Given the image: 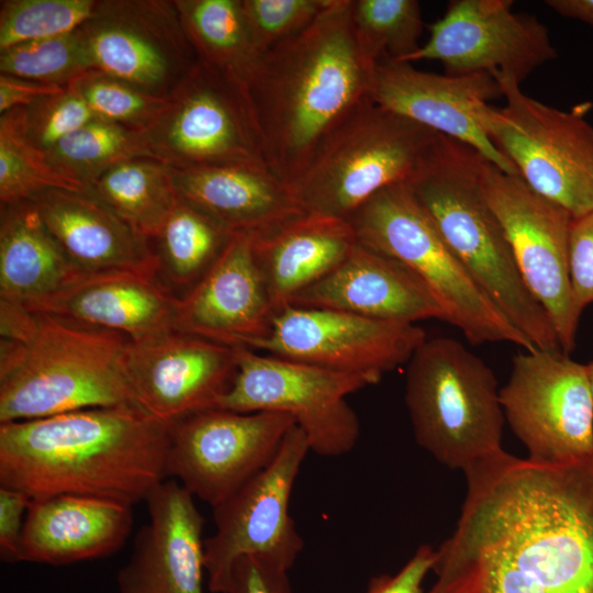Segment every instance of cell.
I'll use <instances>...</instances> for the list:
<instances>
[{"label": "cell", "mask_w": 593, "mask_h": 593, "mask_svg": "<svg viewBox=\"0 0 593 593\" xmlns=\"http://www.w3.org/2000/svg\"><path fill=\"white\" fill-rule=\"evenodd\" d=\"M463 472L426 593H593V451L542 462L503 450Z\"/></svg>", "instance_id": "1"}, {"label": "cell", "mask_w": 593, "mask_h": 593, "mask_svg": "<svg viewBox=\"0 0 593 593\" xmlns=\"http://www.w3.org/2000/svg\"><path fill=\"white\" fill-rule=\"evenodd\" d=\"M169 426L136 406L0 424V486L32 500L83 495L133 506L166 480Z\"/></svg>", "instance_id": "2"}, {"label": "cell", "mask_w": 593, "mask_h": 593, "mask_svg": "<svg viewBox=\"0 0 593 593\" xmlns=\"http://www.w3.org/2000/svg\"><path fill=\"white\" fill-rule=\"evenodd\" d=\"M376 66L358 45L351 0H332L305 31L262 55L247 90L273 172L289 181L305 166L369 98Z\"/></svg>", "instance_id": "3"}, {"label": "cell", "mask_w": 593, "mask_h": 593, "mask_svg": "<svg viewBox=\"0 0 593 593\" xmlns=\"http://www.w3.org/2000/svg\"><path fill=\"white\" fill-rule=\"evenodd\" d=\"M0 334V424L139 407L125 371V335L2 300Z\"/></svg>", "instance_id": "4"}, {"label": "cell", "mask_w": 593, "mask_h": 593, "mask_svg": "<svg viewBox=\"0 0 593 593\" xmlns=\"http://www.w3.org/2000/svg\"><path fill=\"white\" fill-rule=\"evenodd\" d=\"M486 160L468 144L439 134L426 164L406 184L452 254L511 323L537 349L561 351L555 328L525 286L485 199Z\"/></svg>", "instance_id": "5"}, {"label": "cell", "mask_w": 593, "mask_h": 593, "mask_svg": "<svg viewBox=\"0 0 593 593\" xmlns=\"http://www.w3.org/2000/svg\"><path fill=\"white\" fill-rule=\"evenodd\" d=\"M438 135L367 98L326 134L287 182L305 213L347 220L381 190L411 180Z\"/></svg>", "instance_id": "6"}, {"label": "cell", "mask_w": 593, "mask_h": 593, "mask_svg": "<svg viewBox=\"0 0 593 593\" xmlns=\"http://www.w3.org/2000/svg\"><path fill=\"white\" fill-rule=\"evenodd\" d=\"M404 398L416 443L443 466L465 471L504 450L495 374L460 342L426 338L407 361Z\"/></svg>", "instance_id": "7"}, {"label": "cell", "mask_w": 593, "mask_h": 593, "mask_svg": "<svg viewBox=\"0 0 593 593\" xmlns=\"http://www.w3.org/2000/svg\"><path fill=\"white\" fill-rule=\"evenodd\" d=\"M357 242L411 269L437 301L443 320L471 345L512 343L537 349L472 279L406 183L390 186L348 219Z\"/></svg>", "instance_id": "8"}, {"label": "cell", "mask_w": 593, "mask_h": 593, "mask_svg": "<svg viewBox=\"0 0 593 593\" xmlns=\"http://www.w3.org/2000/svg\"><path fill=\"white\" fill-rule=\"evenodd\" d=\"M143 135L148 157L172 169L270 168L247 87L200 60Z\"/></svg>", "instance_id": "9"}, {"label": "cell", "mask_w": 593, "mask_h": 593, "mask_svg": "<svg viewBox=\"0 0 593 593\" xmlns=\"http://www.w3.org/2000/svg\"><path fill=\"white\" fill-rule=\"evenodd\" d=\"M493 77L506 103L484 110L489 138L533 190L573 217L592 212L593 126L581 110L549 107L525 94L513 77Z\"/></svg>", "instance_id": "10"}, {"label": "cell", "mask_w": 593, "mask_h": 593, "mask_svg": "<svg viewBox=\"0 0 593 593\" xmlns=\"http://www.w3.org/2000/svg\"><path fill=\"white\" fill-rule=\"evenodd\" d=\"M233 347L236 376L217 407L238 413L288 414L304 433L310 451L321 457H340L356 447L360 424L347 396L378 383L380 377Z\"/></svg>", "instance_id": "11"}, {"label": "cell", "mask_w": 593, "mask_h": 593, "mask_svg": "<svg viewBox=\"0 0 593 593\" xmlns=\"http://www.w3.org/2000/svg\"><path fill=\"white\" fill-rule=\"evenodd\" d=\"M310 447L294 425L272 461L234 494L212 507L215 532L204 540L205 574L212 593H225L242 556L255 555L290 570L304 541L290 514L295 480Z\"/></svg>", "instance_id": "12"}, {"label": "cell", "mask_w": 593, "mask_h": 593, "mask_svg": "<svg viewBox=\"0 0 593 593\" xmlns=\"http://www.w3.org/2000/svg\"><path fill=\"white\" fill-rule=\"evenodd\" d=\"M482 188L525 286L547 313L561 351L569 355L581 316L573 304L569 273L573 216L519 176L506 174L489 160L483 167Z\"/></svg>", "instance_id": "13"}, {"label": "cell", "mask_w": 593, "mask_h": 593, "mask_svg": "<svg viewBox=\"0 0 593 593\" xmlns=\"http://www.w3.org/2000/svg\"><path fill=\"white\" fill-rule=\"evenodd\" d=\"M294 425L279 412L213 407L190 414L169 426L167 477L214 507L272 461Z\"/></svg>", "instance_id": "14"}, {"label": "cell", "mask_w": 593, "mask_h": 593, "mask_svg": "<svg viewBox=\"0 0 593 593\" xmlns=\"http://www.w3.org/2000/svg\"><path fill=\"white\" fill-rule=\"evenodd\" d=\"M504 418L535 461L593 451V395L586 366L562 351L525 350L500 388Z\"/></svg>", "instance_id": "15"}, {"label": "cell", "mask_w": 593, "mask_h": 593, "mask_svg": "<svg viewBox=\"0 0 593 593\" xmlns=\"http://www.w3.org/2000/svg\"><path fill=\"white\" fill-rule=\"evenodd\" d=\"M92 69L166 97L197 63L175 0H101L79 27Z\"/></svg>", "instance_id": "16"}, {"label": "cell", "mask_w": 593, "mask_h": 593, "mask_svg": "<svg viewBox=\"0 0 593 593\" xmlns=\"http://www.w3.org/2000/svg\"><path fill=\"white\" fill-rule=\"evenodd\" d=\"M415 324L345 311L288 306L250 348L318 367L380 378L407 362L426 339Z\"/></svg>", "instance_id": "17"}, {"label": "cell", "mask_w": 593, "mask_h": 593, "mask_svg": "<svg viewBox=\"0 0 593 593\" xmlns=\"http://www.w3.org/2000/svg\"><path fill=\"white\" fill-rule=\"evenodd\" d=\"M511 0H454L429 25V38L403 63L440 61L446 74L506 75L519 83L556 58L545 24L515 13Z\"/></svg>", "instance_id": "18"}, {"label": "cell", "mask_w": 593, "mask_h": 593, "mask_svg": "<svg viewBox=\"0 0 593 593\" xmlns=\"http://www.w3.org/2000/svg\"><path fill=\"white\" fill-rule=\"evenodd\" d=\"M125 371L136 404L171 424L217 407L237 371L234 347L181 331L132 343Z\"/></svg>", "instance_id": "19"}, {"label": "cell", "mask_w": 593, "mask_h": 593, "mask_svg": "<svg viewBox=\"0 0 593 593\" xmlns=\"http://www.w3.org/2000/svg\"><path fill=\"white\" fill-rule=\"evenodd\" d=\"M500 96L501 87L489 74L438 75L391 60L377 64L368 94L374 103L468 144L501 170L518 176L482 124L489 100Z\"/></svg>", "instance_id": "20"}, {"label": "cell", "mask_w": 593, "mask_h": 593, "mask_svg": "<svg viewBox=\"0 0 593 593\" xmlns=\"http://www.w3.org/2000/svg\"><path fill=\"white\" fill-rule=\"evenodd\" d=\"M275 315L254 236L236 233L206 273L180 296L178 331L250 348L269 334Z\"/></svg>", "instance_id": "21"}, {"label": "cell", "mask_w": 593, "mask_h": 593, "mask_svg": "<svg viewBox=\"0 0 593 593\" xmlns=\"http://www.w3.org/2000/svg\"><path fill=\"white\" fill-rule=\"evenodd\" d=\"M149 521L116 575L119 593H204L203 515L176 480L163 481L145 501Z\"/></svg>", "instance_id": "22"}, {"label": "cell", "mask_w": 593, "mask_h": 593, "mask_svg": "<svg viewBox=\"0 0 593 593\" xmlns=\"http://www.w3.org/2000/svg\"><path fill=\"white\" fill-rule=\"evenodd\" d=\"M289 306L338 310L411 324L443 320L437 301L417 275L359 243L333 271L296 294Z\"/></svg>", "instance_id": "23"}, {"label": "cell", "mask_w": 593, "mask_h": 593, "mask_svg": "<svg viewBox=\"0 0 593 593\" xmlns=\"http://www.w3.org/2000/svg\"><path fill=\"white\" fill-rule=\"evenodd\" d=\"M180 298L157 277L136 272H82L35 311L145 342L178 331Z\"/></svg>", "instance_id": "24"}, {"label": "cell", "mask_w": 593, "mask_h": 593, "mask_svg": "<svg viewBox=\"0 0 593 593\" xmlns=\"http://www.w3.org/2000/svg\"><path fill=\"white\" fill-rule=\"evenodd\" d=\"M133 526L132 506L100 497L56 495L33 499L16 562L64 566L109 557Z\"/></svg>", "instance_id": "25"}, {"label": "cell", "mask_w": 593, "mask_h": 593, "mask_svg": "<svg viewBox=\"0 0 593 593\" xmlns=\"http://www.w3.org/2000/svg\"><path fill=\"white\" fill-rule=\"evenodd\" d=\"M32 201L48 230L82 272L125 271L157 277V261L149 240L90 188L48 190Z\"/></svg>", "instance_id": "26"}, {"label": "cell", "mask_w": 593, "mask_h": 593, "mask_svg": "<svg viewBox=\"0 0 593 593\" xmlns=\"http://www.w3.org/2000/svg\"><path fill=\"white\" fill-rule=\"evenodd\" d=\"M170 169L178 195L232 234L262 235L305 213L288 182L270 168Z\"/></svg>", "instance_id": "27"}, {"label": "cell", "mask_w": 593, "mask_h": 593, "mask_svg": "<svg viewBox=\"0 0 593 593\" xmlns=\"http://www.w3.org/2000/svg\"><path fill=\"white\" fill-rule=\"evenodd\" d=\"M254 236V250L276 314L333 271L358 244L345 219L303 213Z\"/></svg>", "instance_id": "28"}, {"label": "cell", "mask_w": 593, "mask_h": 593, "mask_svg": "<svg viewBox=\"0 0 593 593\" xmlns=\"http://www.w3.org/2000/svg\"><path fill=\"white\" fill-rule=\"evenodd\" d=\"M82 271L32 200L0 208V300L35 311Z\"/></svg>", "instance_id": "29"}, {"label": "cell", "mask_w": 593, "mask_h": 593, "mask_svg": "<svg viewBox=\"0 0 593 593\" xmlns=\"http://www.w3.org/2000/svg\"><path fill=\"white\" fill-rule=\"evenodd\" d=\"M234 234L179 197L167 220L149 240L158 280L184 295L221 256Z\"/></svg>", "instance_id": "30"}, {"label": "cell", "mask_w": 593, "mask_h": 593, "mask_svg": "<svg viewBox=\"0 0 593 593\" xmlns=\"http://www.w3.org/2000/svg\"><path fill=\"white\" fill-rule=\"evenodd\" d=\"M175 3L198 60L247 87L262 54L242 0H175Z\"/></svg>", "instance_id": "31"}, {"label": "cell", "mask_w": 593, "mask_h": 593, "mask_svg": "<svg viewBox=\"0 0 593 593\" xmlns=\"http://www.w3.org/2000/svg\"><path fill=\"white\" fill-rule=\"evenodd\" d=\"M89 188L148 240L156 236L179 200L170 167L149 157L115 165Z\"/></svg>", "instance_id": "32"}, {"label": "cell", "mask_w": 593, "mask_h": 593, "mask_svg": "<svg viewBox=\"0 0 593 593\" xmlns=\"http://www.w3.org/2000/svg\"><path fill=\"white\" fill-rule=\"evenodd\" d=\"M63 176L89 186L115 165L148 157L143 131L94 119L43 152Z\"/></svg>", "instance_id": "33"}, {"label": "cell", "mask_w": 593, "mask_h": 593, "mask_svg": "<svg viewBox=\"0 0 593 593\" xmlns=\"http://www.w3.org/2000/svg\"><path fill=\"white\" fill-rule=\"evenodd\" d=\"M54 189L89 188L59 174L25 136L22 108L0 115V204L32 200Z\"/></svg>", "instance_id": "34"}, {"label": "cell", "mask_w": 593, "mask_h": 593, "mask_svg": "<svg viewBox=\"0 0 593 593\" xmlns=\"http://www.w3.org/2000/svg\"><path fill=\"white\" fill-rule=\"evenodd\" d=\"M358 45L373 64L405 61L419 48L422 8L416 0H351Z\"/></svg>", "instance_id": "35"}, {"label": "cell", "mask_w": 593, "mask_h": 593, "mask_svg": "<svg viewBox=\"0 0 593 593\" xmlns=\"http://www.w3.org/2000/svg\"><path fill=\"white\" fill-rule=\"evenodd\" d=\"M90 69L91 60L79 29L0 51V74L42 83L67 88Z\"/></svg>", "instance_id": "36"}, {"label": "cell", "mask_w": 593, "mask_h": 593, "mask_svg": "<svg viewBox=\"0 0 593 593\" xmlns=\"http://www.w3.org/2000/svg\"><path fill=\"white\" fill-rule=\"evenodd\" d=\"M101 0H2L0 51L71 33L90 20Z\"/></svg>", "instance_id": "37"}, {"label": "cell", "mask_w": 593, "mask_h": 593, "mask_svg": "<svg viewBox=\"0 0 593 593\" xmlns=\"http://www.w3.org/2000/svg\"><path fill=\"white\" fill-rule=\"evenodd\" d=\"M97 119L144 131L159 114L166 97L154 96L120 78L90 69L69 85Z\"/></svg>", "instance_id": "38"}, {"label": "cell", "mask_w": 593, "mask_h": 593, "mask_svg": "<svg viewBox=\"0 0 593 593\" xmlns=\"http://www.w3.org/2000/svg\"><path fill=\"white\" fill-rule=\"evenodd\" d=\"M332 0H242L255 42L264 55L311 26Z\"/></svg>", "instance_id": "39"}, {"label": "cell", "mask_w": 593, "mask_h": 593, "mask_svg": "<svg viewBox=\"0 0 593 593\" xmlns=\"http://www.w3.org/2000/svg\"><path fill=\"white\" fill-rule=\"evenodd\" d=\"M22 111L25 136L42 152L97 119L83 99L69 87L36 100Z\"/></svg>", "instance_id": "40"}, {"label": "cell", "mask_w": 593, "mask_h": 593, "mask_svg": "<svg viewBox=\"0 0 593 593\" xmlns=\"http://www.w3.org/2000/svg\"><path fill=\"white\" fill-rule=\"evenodd\" d=\"M569 273L573 304L581 314L593 303V211L572 219Z\"/></svg>", "instance_id": "41"}, {"label": "cell", "mask_w": 593, "mask_h": 593, "mask_svg": "<svg viewBox=\"0 0 593 593\" xmlns=\"http://www.w3.org/2000/svg\"><path fill=\"white\" fill-rule=\"evenodd\" d=\"M288 570L246 555L232 566L225 593H293Z\"/></svg>", "instance_id": "42"}, {"label": "cell", "mask_w": 593, "mask_h": 593, "mask_svg": "<svg viewBox=\"0 0 593 593\" xmlns=\"http://www.w3.org/2000/svg\"><path fill=\"white\" fill-rule=\"evenodd\" d=\"M435 559L436 549L422 545L395 574L371 579L366 593H425L423 582L433 570Z\"/></svg>", "instance_id": "43"}, {"label": "cell", "mask_w": 593, "mask_h": 593, "mask_svg": "<svg viewBox=\"0 0 593 593\" xmlns=\"http://www.w3.org/2000/svg\"><path fill=\"white\" fill-rule=\"evenodd\" d=\"M31 500L20 490L0 486V558L3 562H16Z\"/></svg>", "instance_id": "44"}, {"label": "cell", "mask_w": 593, "mask_h": 593, "mask_svg": "<svg viewBox=\"0 0 593 593\" xmlns=\"http://www.w3.org/2000/svg\"><path fill=\"white\" fill-rule=\"evenodd\" d=\"M65 88L9 75H0V114L25 108L36 100L58 93Z\"/></svg>", "instance_id": "45"}, {"label": "cell", "mask_w": 593, "mask_h": 593, "mask_svg": "<svg viewBox=\"0 0 593 593\" xmlns=\"http://www.w3.org/2000/svg\"><path fill=\"white\" fill-rule=\"evenodd\" d=\"M558 14L593 26V0H547Z\"/></svg>", "instance_id": "46"}, {"label": "cell", "mask_w": 593, "mask_h": 593, "mask_svg": "<svg viewBox=\"0 0 593 593\" xmlns=\"http://www.w3.org/2000/svg\"><path fill=\"white\" fill-rule=\"evenodd\" d=\"M585 366H586L588 377H589L592 395H593V359Z\"/></svg>", "instance_id": "47"}]
</instances>
